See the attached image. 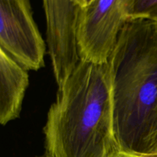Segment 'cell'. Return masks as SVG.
Masks as SVG:
<instances>
[{
  "instance_id": "obj_1",
  "label": "cell",
  "mask_w": 157,
  "mask_h": 157,
  "mask_svg": "<svg viewBox=\"0 0 157 157\" xmlns=\"http://www.w3.org/2000/svg\"><path fill=\"white\" fill-rule=\"evenodd\" d=\"M43 132L44 157H113L121 152L108 64L80 62L58 87Z\"/></svg>"
},
{
  "instance_id": "obj_2",
  "label": "cell",
  "mask_w": 157,
  "mask_h": 157,
  "mask_svg": "<svg viewBox=\"0 0 157 157\" xmlns=\"http://www.w3.org/2000/svg\"><path fill=\"white\" fill-rule=\"evenodd\" d=\"M108 64L120 150L144 155L157 104V21H129Z\"/></svg>"
},
{
  "instance_id": "obj_3",
  "label": "cell",
  "mask_w": 157,
  "mask_h": 157,
  "mask_svg": "<svg viewBox=\"0 0 157 157\" xmlns=\"http://www.w3.org/2000/svg\"><path fill=\"white\" fill-rule=\"evenodd\" d=\"M133 0H82L77 26L81 61L107 64L125 25Z\"/></svg>"
},
{
  "instance_id": "obj_4",
  "label": "cell",
  "mask_w": 157,
  "mask_h": 157,
  "mask_svg": "<svg viewBox=\"0 0 157 157\" xmlns=\"http://www.w3.org/2000/svg\"><path fill=\"white\" fill-rule=\"evenodd\" d=\"M0 49L28 71L44 66L45 43L28 0L0 1Z\"/></svg>"
},
{
  "instance_id": "obj_5",
  "label": "cell",
  "mask_w": 157,
  "mask_h": 157,
  "mask_svg": "<svg viewBox=\"0 0 157 157\" xmlns=\"http://www.w3.org/2000/svg\"><path fill=\"white\" fill-rule=\"evenodd\" d=\"M82 0H44L46 38L58 87L72 75L81 58L77 26Z\"/></svg>"
},
{
  "instance_id": "obj_6",
  "label": "cell",
  "mask_w": 157,
  "mask_h": 157,
  "mask_svg": "<svg viewBox=\"0 0 157 157\" xmlns=\"http://www.w3.org/2000/svg\"><path fill=\"white\" fill-rule=\"evenodd\" d=\"M29 84L28 71L0 49V124L19 117Z\"/></svg>"
},
{
  "instance_id": "obj_7",
  "label": "cell",
  "mask_w": 157,
  "mask_h": 157,
  "mask_svg": "<svg viewBox=\"0 0 157 157\" xmlns=\"http://www.w3.org/2000/svg\"><path fill=\"white\" fill-rule=\"evenodd\" d=\"M132 19L157 21V0H133Z\"/></svg>"
},
{
  "instance_id": "obj_8",
  "label": "cell",
  "mask_w": 157,
  "mask_h": 157,
  "mask_svg": "<svg viewBox=\"0 0 157 157\" xmlns=\"http://www.w3.org/2000/svg\"><path fill=\"white\" fill-rule=\"evenodd\" d=\"M157 142V104L156 109L153 115V121H152L151 127H150V133H149L148 137H147V144H146V151L145 154L143 156H147L152 149V147L154 146V144Z\"/></svg>"
},
{
  "instance_id": "obj_9",
  "label": "cell",
  "mask_w": 157,
  "mask_h": 157,
  "mask_svg": "<svg viewBox=\"0 0 157 157\" xmlns=\"http://www.w3.org/2000/svg\"><path fill=\"white\" fill-rule=\"evenodd\" d=\"M113 157H153V156H143V155L135 154V153H125V152H119L117 154H115Z\"/></svg>"
},
{
  "instance_id": "obj_10",
  "label": "cell",
  "mask_w": 157,
  "mask_h": 157,
  "mask_svg": "<svg viewBox=\"0 0 157 157\" xmlns=\"http://www.w3.org/2000/svg\"><path fill=\"white\" fill-rule=\"evenodd\" d=\"M147 156H153V157L157 156V142L154 144V146L152 147V149L150 150V151L149 152V153L147 155Z\"/></svg>"
},
{
  "instance_id": "obj_11",
  "label": "cell",
  "mask_w": 157,
  "mask_h": 157,
  "mask_svg": "<svg viewBox=\"0 0 157 157\" xmlns=\"http://www.w3.org/2000/svg\"><path fill=\"white\" fill-rule=\"evenodd\" d=\"M39 157H44V156H43V155H42V156H39Z\"/></svg>"
},
{
  "instance_id": "obj_12",
  "label": "cell",
  "mask_w": 157,
  "mask_h": 157,
  "mask_svg": "<svg viewBox=\"0 0 157 157\" xmlns=\"http://www.w3.org/2000/svg\"><path fill=\"white\" fill-rule=\"evenodd\" d=\"M156 157H157V156H156Z\"/></svg>"
}]
</instances>
